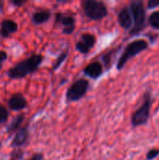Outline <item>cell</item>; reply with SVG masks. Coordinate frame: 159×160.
Wrapping results in <instances>:
<instances>
[{
    "label": "cell",
    "instance_id": "6da1fadb",
    "mask_svg": "<svg viewBox=\"0 0 159 160\" xmlns=\"http://www.w3.org/2000/svg\"><path fill=\"white\" fill-rule=\"evenodd\" d=\"M43 59L44 57L41 54H32L10 68L7 71V76L10 79L24 78L37 71L43 62Z\"/></svg>",
    "mask_w": 159,
    "mask_h": 160
},
{
    "label": "cell",
    "instance_id": "7a4b0ae2",
    "mask_svg": "<svg viewBox=\"0 0 159 160\" xmlns=\"http://www.w3.org/2000/svg\"><path fill=\"white\" fill-rule=\"evenodd\" d=\"M149 46V42L144 38H138L129 42L125 47L120 57L118 58V61L116 63V69L118 71L122 70L130 59L137 56L141 52L148 50Z\"/></svg>",
    "mask_w": 159,
    "mask_h": 160
},
{
    "label": "cell",
    "instance_id": "3957f363",
    "mask_svg": "<svg viewBox=\"0 0 159 160\" xmlns=\"http://www.w3.org/2000/svg\"><path fill=\"white\" fill-rule=\"evenodd\" d=\"M153 106V96L151 91H146L143 94V99L141 106L136 109L130 117V123L133 128H139L148 123L151 116V109Z\"/></svg>",
    "mask_w": 159,
    "mask_h": 160
},
{
    "label": "cell",
    "instance_id": "277c9868",
    "mask_svg": "<svg viewBox=\"0 0 159 160\" xmlns=\"http://www.w3.org/2000/svg\"><path fill=\"white\" fill-rule=\"evenodd\" d=\"M132 18H133V27L129 31L130 36H137L146 27L148 18L146 16V8L142 1L134 0L129 3L128 6Z\"/></svg>",
    "mask_w": 159,
    "mask_h": 160
},
{
    "label": "cell",
    "instance_id": "5b68a950",
    "mask_svg": "<svg viewBox=\"0 0 159 160\" xmlns=\"http://www.w3.org/2000/svg\"><path fill=\"white\" fill-rule=\"evenodd\" d=\"M81 5L84 15L91 21L103 20L109 14V8L103 1L84 0Z\"/></svg>",
    "mask_w": 159,
    "mask_h": 160
},
{
    "label": "cell",
    "instance_id": "8992f818",
    "mask_svg": "<svg viewBox=\"0 0 159 160\" xmlns=\"http://www.w3.org/2000/svg\"><path fill=\"white\" fill-rule=\"evenodd\" d=\"M90 88V82L85 78H80L76 80L66 92V101L67 103L77 102L82 99Z\"/></svg>",
    "mask_w": 159,
    "mask_h": 160
},
{
    "label": "cell",
    "instance_id": "52a82bcc",
    "mask_svg": "<svg viewBox=\"0 0 159 160\" xmlns=\"http://www.w3.org/2000/svg\"><path fill=\"white\" fill-rule=\"evenodd\" d=\"M55 23L61 26L64 35H71L76 28V19L67 13L57 12L55 14Z\"/></svg>",
    "mask_w": 159,
    "mask_h": 160
},
{
    "label": "cell",
    "instance_id": "ba28073f",
    "mask_svg": "<svg viewBox=\"0 0 159 160\" xmlns=\"http://www.w3.org/2000/svg\"><path fill=\"white\" fill-rule=\"evenodd\" d=\"M97 38L91 33H83L75 43V49L82 54H87L95 47Z\"/></svg>",
    "mask_w": 159,
    "mask_h": 160
},
{
    "label": "cell",
    "instance_id": "9c48e42d",
    "mask_svg": "<svg viewBox=\"0 0 159 160\" xmlns=\"http://www.w3.org/2000/svg\"><path fill=\"white\" fill-rule=\"evenodd\" d=\"M117 21L119 25L125 30H131L133 27V18L128 7H124L118 11Z\"/></svg>",
    "mask_w": 159,
    "mask_h": 160
},
{
    "label": "cell",
    "instance_id": "30bf717a",
    "mask_svg": "<svg viewBox=\"0 0 159 160\" xmlns=\"http://www.w3.org/2000/svg\"><path fill=\"white\" fill-rule=\"evenodd\" d=\"M104 72V68L103 65L101 64V62L99 61H93L91 63H89L83 69H82V73L83 75L93 79V80H97L98 78L101 77V75Z\"/></svg>",
    "mask_w": 159,
    "mask_h": 160
},
{
    "label": "cell",
    "instance_id": "8fae6325",
    "mask_svg": "<svg viewBox=\"0 0 159 160\" xmlns=\"http://www.w3.org/2000/svg\"><path fill=\"white\" fill-rule=\"evenodd\" d=\"M29 139V129L28 126H25L18 130L16 135L14 136L12 142H11V147L18 148L22 145H24Z\"/></svg>",
    "mask_w": 159,
    "mask_h": 160
},
{
    "label": "cell",
    "instance_id": "7c38bea8",
    "mask_svg": "<svg viewBox=\"0 0 159 160\" xmlns=\"http://www.w3.org/2000/svg\"><path fill=\"white\" fill-rule=\"evenodd\" d=\"M8 107L12 111H21L27 107V100L22 94H14L8 99Z\"/></svg>",
    "mask_w": 159,
    "mask_h": 160
},
{
    "label": "cell",
    "instance_id": "4fadbf2b",
    "mask_svg": "<svg viewBox=\"0 0 159 160\" xmlns=\"http://www.w3.org/2000/svg\"><path fill=\"white\" fill-rule=\"evenodd\" d=\"M18 29V24L12 20H4L1 22L0 25V35L3 38H8L10 34L16 32Z\"/></svg>",
    "mask_w": 159,
    "mask_h": 160
},
{
    "label": "cell",
    "instance_id": "5bb4252c",
    "mask_svg": "<svg viewBox=\"0 0 159 160\" xmlns=\"http://www.w3.org/2000/svg\"><path fill=\"white\" fill-rule=\"evenodd\" d=\"M52 16V12L49 9H39L33 13L32 15V22L35 24H43L47 22Z\"/></svg>",
    "mask_w": 159,
    "mask_h": 160
},
{
    "label": "cell",
    "instance_id": "9a60e30c",
    "mask_svg": "<svg viewBox=\"0 0 159 160\" xmlns=\"http://www.w3.org/2000/svg\"><path fill=\"white\" fill-rule=\"evenodd\" d=\"M23 120H24V114L22 113V114L17 115L14 118V120H12V122L9 124V126L7 128V132L9 133V132H13V131L19 129L20 127H21V125L22 124Z\"/></svg>",
    "mask_w": 159,
    "mask_h": 160
},
{
    "label": "cell",
    "instance_id": "2e32d148",
    "mask_svg": "<svg viewBox=\"0 0 159 160\" xmlns=\"http://www.w3.org/2000/svg\"><path fill=\"white\" fill-rule=\"evenodd\" d=\"M67 56H68V49H66V50L63 51V52L57 56V58L55 59L54 63L52 64V70H57V69L64 64V62L67 60Z\"/></svg>",
    "mask_w": 159,
    "mask_h": 160
},
{
    "label": "cell",
    "instance_id": "e0dca14e",
    "mask_svg": "<svg viewBox=\"0 0 159 160\" xmlns=\"http://www.w3.org/2000/svg\"><path fill=\"white\" fill-rule=\"evenodd\" d=\"M119 49H120V46L117 47L116 49H112L110 52H108L105 54H103L102 61L104 63V66L107 68V69H109L111 68V65H112V56H113V54H116V52H118Z\"/></svg>",
    "mask_w": 159,
    "mask_h": 160
},
{
    "label": "cell",
    "instance_id": "ac0fdd59",
    "mask_svg": "<svg viewBox=\"0 0 159 160\" xmlns=\"http://www.w3.org/2000/svg\"><path fill=\"white\" fill-rule=\"evenodd\" d=\"M148 24L155 30H159V10L153 11L148 17Z\"/></svg>",
    "mask_w": 159,
    "mask_h": 160
},
{
    "label": "cell",
    "instance_id": "d6986e66",
    "mask_svg": "<svg viewBox=\"0 0 159 160\" xmlns=\"http://www.w3.org/2000/svg\"><path fill=\"white\" fill-rule=\"evenodd\" d=\"M8 118V112L6 109L5 106H3L2 104H0V124H3L5 122H7Z\"/></svg>",
    "mask_w": 159,
    "mask_h": 160
},
{
    "label": "cell",
    "instance_id": "ffe728a7",
    "mask_svg": "<svg viewBox=\"0 0 159 160\" xmlns=\"http://www.w3.org/2000/svg\"><path fill=\"white\" fill-rule=\"evenodd\" d=\"M159 157V147L150 149L146 154V160H155Z\"/></svg>",
    "mask_w": 159,
    "mask_h": 160
},
{
    "label": "cell",
    "instance_id": "44dd1931",
    "mask_svg": "<svg viewBox=\"0 0 159 160\" xmlns=\"http://www.w3.org/2000/svg\"><path fill=\"white\" fill-rule=\"evenodd\" d=\"M23 157V152L22 150L16 149L10 155V160H20Z\"/></svg>",
    "mask_w": 159,
    "mask_h": 160
},
{
    "label": "cell",
    "instance_id": "7402d4cb",
    "mask_svg": "<svg viewBox=\"0 0 159 160\" xmlns=\"http://www.w3.org/2000/svg\"><path fill=\"white\" fill-rule=\"evenodd\" d=\"M159 7V0H149L147 3V9H154Z\"/></svg>",
    "mask_w": 159,
    "mask_h": 160
},
{
    "label": "cell",
    "instance_id": "603a6c76",
    "mask_svg": "<svg viewBox=\"0 0 159 160\" xmlns=\"http://www.w3.org/2000/svg\"><path fill=\"white\" fill-rule=\"evenodd\" d=\"M11 3H12V5L13 6H15V7H22V6H23L25 3H26V1L25 0H12L11 1Z\"/></svg>",
    "mask_w": 159,
    "mask_h": 160
},
{
    "label": "cell",
    "instance_id": "cb8c5ba5",
    "mask_svg": "<svg viewBox=\"0 0 159 160\" xmlns=\"http://www.w3.org/2000/svg\"><path fill=\"white\" fill-rule=\"evenodd\" d=\"M7 58V54L5 51H0V68L3 64L4 61H6V59Z\"/></svg>",
    "mask_w": 159,
    "mask_h": 160
},
{
    "label": "cell",
    "instance_id": "d4e9b609",
    "mask_svg": "<svg viewBox=\"0 0 159 160\" xmlns=\"http://www.w3.org/2000/svg\"><path fill=\"white\" fill-rule=\"evenodd\" d=\"M43 155L42 154H40V153H37V154H35V155H33L32 156V158H30L29 160H43Z\"/></svg>",
    "mask_w": 159,
    "mask_h": 160
},
{
    "label": "cell",
    "instance_id": "484cf974",
    "mask_svg": "<svg viewBox=\"0 0 159 160\" xmlns=\"http://www.w3.org/2000/svg\"><path fill=\"white\" fill-rule=\"evenodd\" d=\"M1 8H2V3L0 2V9H1Z\"/></svg>",
    "mask_w": 159,
    "mask_h": 160
}]
</instances>
